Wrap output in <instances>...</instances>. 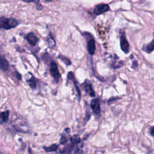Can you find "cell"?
<instances>
[{
  "mask_svg": "<svg viewBox=\"0 0 154 154\" xmlns=\"http://www.w3.org/2000/svg\"><path fill=\"white\" fill-rule=\"evenodd\" d=\"M18 25V22L14 18H5L2 17L0 18V28L5 29H10L16 27Z\"/></svg>",
  "mask_w": 154,
  "mask_h": 154,
  "instance_id": "6da1fadb",
  "label": "cell"
},
{
  "mask_svg": "<svg viewBox=\"0 0 154 154\" xmlns=\"http://www.w3.org/2000/svg\"><path fill=\"white\" fill-rule=\"evenodd\" d=\"M14 129L20 132H27L28 131V126L27 122L24 120L16 119L13 123Z\"/></svg>",
  "mask_w": 154,
  "mask_h": 154,
  "instance_id": "7a4b0ae2",
  "label": "cell"
},
{
  "mask_svg": "<svg viewBox=\"0 0 154 154\" xmlns=\"http://www.w3.org/2000/svg\"><path fill=\"white\" fill-rule=\"evenodd\" d=\"M50 73L51 76L54 78L56 83H58L60 77V74L58 69V66L54 61H52L51 63Z\"/></svg>",
  "mask_w": 154,
  "mask_h": 154,
  "instance_id": "3957f363",
  "label": "cell"
},
{
  "mask_svg": "<svg viewBox=\"0 0 154 154\" xmlns=\"http://www.w3.org/2000/svg\"><path fill=\"white\" fill-rule=\"evenodd\" d=\"M109 10L108 5L105 4H99L96 5L94 9V13L96 15H99L108 11Z\"/></svg>",
  "mask_w": 154,
  "mask_h": 154,
  "instance_id": "277c9868",
  "label": "cell"
},
{
  "mask_svg": "<svg viewBox=\"0 0 154 154\" xmlns=\"http://www.w3.org/2000/svg\"><path fill=\"white\" fill-rule=\"evenodd\" d=\"M120 47L122 50L126 54L129 52V44L126 39V35L123 33L120 36Z\"/></svg>",
  "mask_w": 154,
  "mask_h": 154,
  "instance_id": "5b68a950",
  "label": "cell"
},
{
  "mask_svg": "<svg viewBox=\"0 0 154 154\" xmlns=\"http://www.w3.org/2000/svg\"><path fill=\"white\" fill-rule=\"evenodd\" d=\"M84 89L85 90V91L91 97H93L95 96V93L94 91L92 85L91 84V82L88 81L86 80L84 84Z\"/></svg>",
  "mask_w": 154,
  "mask_h": 154,
  "instance_id": "8992f818",
  "label": "cell"
},
{
  "mask_svg": "<svg viewBox=\"0 0 154 154\" xmlns=\"http://www.w3.org/2000/svg\"><path fill=\"white\" fill-rule=\"evenodd\" d=\"M91 108L94 112L98 114L100 111V106L98 99H94L91 100L90 103Z\"/></svg>",
  "mask_w": 154,
  "mask_h": 154,
  "instance_id": "52a82bcc",
  "label": "cell"
},
{
  "mask_svg": "<svg viewBox=\"0 0 154 154\" xmlns=\"http://www.w3.org/2000/svg\"><path fill=\"white\" fill-rule=\"evenodd\" d=\"M26 39L28 43L32 46H35L38 41V37L32 32H30L27 34Z\"/></svg>",
  "mask_w": 154,
  "mask_h": 154,
  "instance_id": "ba28073f",
  "label": "cell"
},
{
  "mask_svg": "<svg viewBox=\"0 0 154 154\" xmlns=\"http://www.w3.org/2000/svg\"><path fill=\"white\" fill-rule=\"evenodd\" d=\"M87 49L88 52L90 55H93L95 50H96V45H95V41L93 38L89 40V42L87 43Z\"/></svg>",
  "mask_w": 154,
  "mask_h": 154,
  "instance_id": "9c48e42d",
  "label": "cell"
},
{
  "mask_svg": "<svg viewBox=\"0 0 154 154\" xmlns=\"http://www.w3.org/2000/svg\"><path fill=\"white\" fill-rule=\"evenodd\" d=\"M9 68L8 61L2 56L0 55V69L3 71H7Z\"/></svg>",
  "mask_w": 154,
  "mask_h": 154,
  "instance_id": "30bf717a",
  "label": "cell"
},
{
  "mask_svg": "<svg viewBox=\"0 0 154 154\" xmlns=\"http://www.w3.org/2000/svg\"><path fill=\"white\" fill-rule=\"evenodd\" d=\"M8 116H9V111H6L3 112H1L0 114V123H5L7 122L8 119Z\"/></svg>",
  "mask_w": 154,
  "mask_h": 154,
  "instance_id": "8fae6325",
  "label": "cell"
},
{
  "mask_svg": "<svg viewBox=\"0 0 154 154\" xmlns=\"http://www.w3.org/2000/svg\"><path fill=\"white\" fill-rule=\"evenodd\" d=\"M70 140L71 143H72L73 145L76 144H78L79 143L81 142V138H80V137H79L78 135H73L72 137H70Z\"/></svg>",
  "mask_w": 154,
  "mask_h": 154,
  "instance_id": "7c38bea8",
  "label": "cell"
},
{
  "mask_svg": "<svg viewBox=\"0 0 154 154\" xmlns=\"http://www.w3.org/2000/svg\"><path fill=\"white\" fill-rule=\"evenodd\" d=\"M153 47H154V45H153V40H152L151 42L150 43H149L145 49H143L144 50H145V51H146L148 53H150L153 51Z\"/></svg>",
  "mask_w": 154,
  "mask_h": 154,
  "instance_id": "4fadbf2b",
  "label": "cell"
},
{
  "mask_svg": "<svg viewBox=\"0 0 154 154\" xmlns=\"http://www.w3.org/2000/svg\"><path fill=\"white\" fill-rule=\"evenodd\" d=\"M43 148L46 152H52V151L57 150L58 148V146L56 144H53L49 147H44Z\"/></svg>",
  "mask_w": 154,
  "mask_h": 154,
  "instance_id": "5bb4252c",
  "label": "cell"
},
{
  "mask_svg": "<svg viewBox=\"0 0 154 154\" xmlns=\"http://www.w3.org/2000/svg\"><path fill=\"white\" fill-rule=\"evenodd\" d=\"M28 84L29 85V86L32 88H35L36 87V85H37L36 81L33 76H32V78H30L29 79V81H28Z\"/></svg>",
  "mask_w": 154,
  "mask_h": 154,
  "instance_id": "9a60e30c",
  "label": "cell"
},
{
  "mask_svg": "<svg viewBox=\"0 0 154 154\" xmlns=\"http://www.w3.org/2000/svg\"><path fill=\"white\" fill-rule=\"evenodd\" d=\"M59 58L61 59L62 61L66 64V65H70L71 64V62L70 61V60L69 58H67L66 57H64L63 55H60L59 56Z\"/></svg>",
  "mask_w": 154,
  "mask_h": 154,
  "instance_id": "2e32d148",
  "label": "cell"
},
{
  "mask_svg": "<svg viewBox=\"0 0 154 154\" xmlns=\"http://www.w3.org/2000/svg\"><path fill=\"white\" fill-rule=\"evenodd\" d=\"M48 45H49V47H51V48L54 47V46H55V42L54 39L52 38V37L51 35L50 38L48 39Z\"/></svg>",
  "mask_w": 154,
  "mask_h": 154,
  "instance_id": "e0dca14e",
  "label": "cell"
},
{
  "mask_svg": "<svg viewBox=\"0 0 154 154\" xmlns=\"http://www.w3.org/2000/svg\"><path fill=\"white\" fill-rule=\"evenodd\" d=\"M67 138H66V137H65L64 135H63L61 137V138H60V143L61 144H66L67 142Z\"/></svg>",
  "mask_w": 154,
  "mask_h": 154,
  "instance_id": "ac0fdd59",
  "label": "cell"
},
{
  "mask_svg": "<svg viewBox=\"0 0 154 154\" xmlns=\"http://www.w3.org/2000/svg\"><path fill=\"white\" fill-rule=\"evenodd\" d=\"M22 1H23V2H26V3H29V2H35V3H36V4H38L40 0H22Z\"/></svg>",
  "mask_w": 154,
  "mask_h": 154,
  "instance_id": "d6986e66",
  "label": "cell"
},
{
  "mask_svg": "<svg viewBox=\"0 0 154 154\" xmlns=\"http://www.w3.org/2000/svg\"><path fill=\"white\" fill-rule=\"evenodd\" d=\"M75 154H82V151L81 149L77 148L75 151Z\"/></svg>",
  "mask_w": 154,
  "mask_h": 154,
  "instance_id": "ffe728a7",
  "label": "cell"
},
{
  "mask_svg": "<svg viewBox=\"0 0 154 154\" xmlns=\"http://www.w3.org/2000/svg\"><path fill=\"white\" fill-rule=\"evenodd\" d=\"M90 114L88 111H87L86 112V116L84 118V120L85 121H87L90 119Z\"/></svg>",
  "mask_w": 154,
  "mask_h": 154,
  "instance_id": "44dd1931",
  "label": "cell"
},
{
  "mask_svg": "<svg viewBox=\"0 0 154 154\" xmlns=\"http://www.w3.org/2000/svg\"><path fill=\"white\" fill-rule=\"evenodd\" d=\"M153 126H152L151 127V129H150V134L152 136L153 135Z\"/></svg>",
  "mask_w": 154,
  "mask_h": 154,
  "instance_id": "7402d4cb",
  "label": "cell"
},
{
  "mask_svg": "<svg viewBox=\"0 0 154 154\" xmlns=\"http://www.w3.org/2000/svg\"><path fill=\"white\" fill-rule=\"evenodd\" d=\"M0 154H3V153H0Z\"/></svg>",
  "mask_w": 154,
  "mask_h": 154,
  "instance_id": "603a6c76",
  "label": "cell"
}]
</instances>
